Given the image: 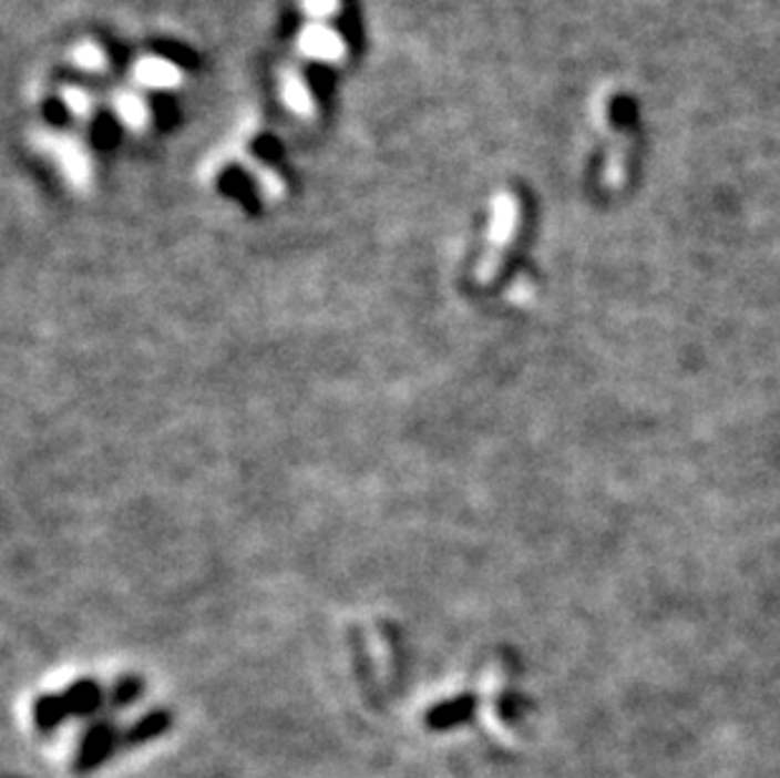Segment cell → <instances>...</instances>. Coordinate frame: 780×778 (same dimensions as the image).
Returning a JSON list of instances; mask_svg holds the SVG:
<instances>
[{
    "label": "cell",
    "instance_id": "cell-1",
    "mask_svg": "<svg viewBox=\"0 0 780 778\" xmlns=\"http://www.w3.org/2000/svg\"><path fill=\"white\" fill-rule=\"evenodd\" d=\"M519 221H521V205L515 201V195L511 193L497 195L493 203V223H490V246L483 256V264L478 268L480 280H490L497 274L503 253L515 238V231H519Z\"/></svg>",
    "mask_w": 780,
    "mask_h": 778
},
{
    "label": "cell",
    "instance_id": "cell-2",
    "mask_svg": "<svg viewBox=\"0 0 780 778\" xmlns=\"http://www.w3.org/2000/svg\"><path fill=\"white\" fill-rule=\"evenodd\" d=\"M298 51H301L306 59L339 63L347 59V41H343L341 33L333 31L329 23L308 21L301 33H298Z\"/></svg>",
    "mask_w": 780,
    "mask_h": 778
},
{
    "label": "cell",
    "instance_id": "cell-3",
    "mask_svg": "<svg viewBox=\"0 0 780 778\" xmlns=\"http://www.w3.org/2000/svg\"><path fill=\"white\" fill-rule=\"evenodd\" d=\"M43 147H47L63 170L71 183L76 187H86L92 183V162H89L86 152L79 147L74 140L69 137H43Z\"/></svg>",
    "mask_w": 780,
    "mask_h": 778
},
{
    "label": "cell",
    "instance_id": "cell-4",
    "mask_svg": "<svg viewBox=\"0 0 780 778\" xmlns=\"http://www.w3.org/2000/svg\"><path fill=\"white\" fill-rule=\"evenodd\" d=\"M634 147H637V140H634V132H619V140L614 142V147L606 157L604 165V185L612 190H619L627 185L629 172H632V157Z\"/></svg>",
    "mask_w": 780,
    "mask_h": 778
},
{
    "label": "cell",
    "instance_id": "cell-5",
    "mask_svg": "<svg viewBox=\"0 0 780 778\" xmlns=\"http://www.w3.org/2000/svg\"><path fill=\"white\" fill-rule=\"evenodd\" d=\"M134 81L147 89H175L183 81V74L175 63L160 57H144L134 63Z\"/></svg>",
    "mask_w": 780,
    "mask_h": 778
},
{
    "label": "cell",
    "instance_id": "cell-6",
    "mask_svg": "<svg viewBox=\"0 0 780 778\" xmlns=\"http://www.w3.org/2000/svg\"><path fill=\"white\" fill-rule=\"evenodd\" d=\"M280 99H284V104L288 106V110L298 116H304V120H311V116L316 114L314 96H311V92H308L304 76H298L296 71H288L284 81H280Z\"/></svg>",
    "mask_w": 780,
    "mask_h": 778
},
{
    "label": "cell",
    "instance_id": "cell-7",
    "mask_svg": "<svg viewBox=\"0 0 780 778\" xmlns=\"http://www.w3.org/2000/svg\"><path fill=\"white\" fill-rule=\"evenodd\" d=\"M114 110L120 114V120L132 126V130H144L150 122V110L147 104L142 102V96H137L134 92H122L114 96Z\"/></svg>",
    "mask_w": 780,
    "mask_h": 778
},
{
    "label": "cell",
    "instance_id": "cell-8",
    "mask_svg": "<svg viewBox=\"0 0 780 778\" xmlns=\"http://www.w3.org/2000/svg\"><path fill=\"white\" fill-rule=\"evenodd\" d=\"M109 748H112V730L109 728L92 730V736L86 738V744L79 754V764H76L79 771H89V768L102 764L109 754Z\"/></svg>",
    "mask_w": 780,
    "mask_h": 778
},
{
    "label": "cell",
    "instance_id": "cell-9",
    "mask_svg": "<svg viewBox=\"0 0 780 778\" xmlns=\"http://www.w3.org/2000/svg\"><path fill=\"white\" fill-rule=\"evenodd\" d=\"M609 122L619 132H634L639 122V104L629 94H616L609 102Z\"/></svg>",
    "mask_w": 780,
    "mask_h": 778
},
{
    "label": "cell",
    "instance_id": "cell-10",
    "mask_svg": "<svg viewBox=\"0 0 780 778\" xmlns=\"http://www.w3.org/2000/svg\"><path fill=\"white\" fill-rule=\"evenodd\" d=\"M470 708H473V703L470 700H455V703H444L440 708H434L430 713V726L432 728H450L458 726L460 720L468 718Z\"/></svg>",
    "mask_w": 780,
    "mask_h": 778
},
{
    "label": "cell",
    "instance_id": "cell-11",
    "mask_svg": "<svg viewBox=\"0 0 780 778\" xmlns=\"http://www.w3.org/2000/svg\"><path fill=\"white\" fill-rule=\"evenodd\" d=\"M71 61L84 71H104L106 53L102 47H96V43L84 41V43H76L74 51H71Z\"/></svg>",
    "mask_w": 780,
    "mask_h": 778
},
{
    "label": "cell",
    "instance_id": "cell-12",
    "mask_svg": "<svg viewBox=\"0 0 780 778\" xmlns=\"http://www.w3.org/2000/svg\"><path fill=\"white\" fill-rule=\"evenodd\" d=\"M167 726H170L167 713H152L150 718H144L130 733H126V744H142V740H150L154 736H160Z\"/></svg>",
    "mask_w": 780,
    "mask_h": 778
},
{
    "label": "cell",
    "instance_id": "cell-13",
    "mask_svg": "<svg viewBox=\"0 0 780 778\" xmlns=\"http://www.w3.org/2000/svg\"><path fill=\"white\" fill-rule=\"evenodd\" d=\"M301 11L308 21L326 23L339 13V0H301Z\"/></svg>",
    "mask_w": 780,
    "mask_h": 778
},
{
    "label": "cell",
    "instance_id": "cell-14",
    "mask_svg": "<svg viewBox=\"0 0 780 778\" xmlns=\"http://www.w3.org/2000/svg\"><path fill=\"white\" fill-rule=\"evenodd\" d=\"M63 104L69 106V112L74 116H81V120H86L89 114H92V96L86 92H81L76 86L63 89Z\"/></svg>",
    "mask_w": 780,
    "mask_h": 778
}]
</instances>
